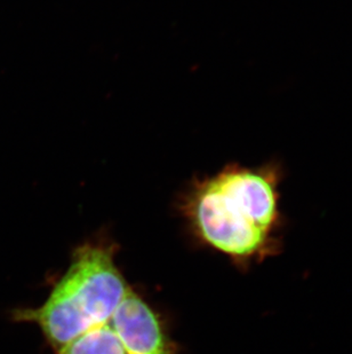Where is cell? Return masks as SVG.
Masks as SVG:
<instances>
[{"instance_id":"cell-5","label":"cell","mask_w":352,"mask_h":354,"mask_svg":"<svg viewBox=\"0 0 352 354\" xmlns=\"http://www.w3.org/2000/svg\"><path fill=\"white\" fill-rule=\"evenodd\" d=\"M57 352L59 354H127L109 321L80 335Z\"/></svg>"},{"instance_id":"cell-1","label":"cell","mask_w":352,"mask_h":354,"mask_svg":"<svg viewBox=\"0 0 352 354\" xmlns=\"http://www.w3.org/2000/svg\"><path fill=\"white\" fill-rule=\"evenodd\" d=\"M127 291L110 251L86 245L77 250L67 273L40 308L14 310L12 317L38 324L59 351L80 335L109 321Z\"/></svg>"},{"instance_id":"cell-3","label":"cell","mask_w":352,"mask_h":354,"mask_svg":"<svg viewBox=\"0 0 352 354\" xmlns=\"http://www.w3.org/2000/svg\"><path fill=\"white\" fill-rule=\"evenodd\" d=\"M214 177L219 187L243 209L256 226L280 236L282 219L273 172L228 167Z\"/></svg>"},{"instance_id":"cell-2","label":"cell","mask_w":352,"mask_h":354,"mask_svg":"<svg viewBox=\"0 0 352 354\" xmlns=\"http://www.w3.org/2000/svg\"><path fill=\"white\" fill-rule=\"evenodd\" d=\"M188 211L202 236L237 261H264L282 250V237L256 226L219 187L215 177L195 184Z\"/></svg>"},{"instance_id":"cell-4","label":"cell","mask_w":352,"mask_h":354,"mask_svg":"<svg viewBox=\"0 0 352 354\" xmlns=\"http://www.w3.org/2000/svg\"><path fill=\"white\" fill-rule=\"evenodd\" d=\"M109 322L127 354H168L166 337L159 320L130 289Z\"/></svg>"}]
</instances>
